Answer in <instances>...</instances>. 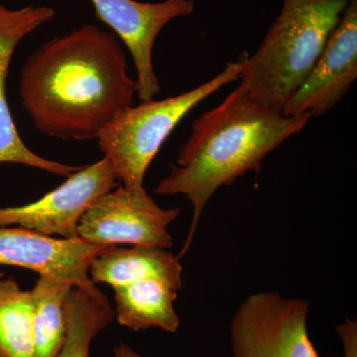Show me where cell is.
Here are the masks:
<instances>
[{
    "label": "cell",
    "instance_id": "obj_14",
    "mask_svg": "<svg viewBox=\"0 0 357 357\" xmlns=\"http://www.w3.org/2000/svg\"><path fill=\"white\" fill-rule=\"evenodd\" d=\"M114 316L102 291L70 289L65 302L64 344L56 357H91V342L114 321Z\"/></svg>",
    "mask_w": 357,
    "mask_h": 357
},
{
    "label": "cell",
    "instance_id": "obj_4",
    "mask_svg": "<svg viewBox=\"0 0 357 357\" xmlns=\"http://www.w3.org/2000/svg\"><path fill=\"white\" fill-rule=\"evenodd\" d=\"M241 68V60L227 63L220 74L191 91L165 100L141 102L112 119L96 139L121 185L144 187L150 164L176 126L199 102L237 81Z\"/></svg>",
    "mask_w": 357,
    "mask_h": 357
},
{
    "label": "cell",
    "instance_id": "obj_10",
    "mask_svg": "<svg viewBox=\"0 0 357 357\" xmlns=\"http://www.w3.org/2000/svg\"><path fill=\"white\" fill-rule=\"evenodd\" d=\"M103 248L83 239L56 238L23 227H0V265L25 268L96 290L89 275L91 260Z\"/></svg>",
    "mask_w": 357,
    "mask_h": 357
},
{
    "label": "cell",
    "instance_id": "obj_2",
    "mask_svg": "<svg viewBox=\"0 0 357 357\" xmlns=\"http://www.w3.org/2000/svg\"><path fill=\"white\" fill-rule=\"evenodd\" d=\"M312 119L270 109L239 86L217 107L199 115L180 148L177 165H170L154 191L162 196L183 195L191 202V227L178 258L191 248L213 194L246 173H259L267 155L302 132Z\"/></svg>",
    "mask_w": 357,
    "mask_h": 357
},
{
    "label": "cell",
    "instance_id": "obj_12",
    "mask_svg": "<svg viewBox=\"0 0 357 357\" xmlns=\"http://www.w3.org/2000/svg\"><path fill=\"white\" fill-rule=\"evenodd\" d=\"M89 275L95 285L105 283L112 288L143 279L165 281L177 291L183 286L180 258L156 246L103 248L91 260Z\"/></svg>",
    "mask_w": 357,
    "mask_h": 357
},
{
    "label": "cell",
    "instance_id": "obj_6",
    "mask_svg": "<svg viewBox=\"0 0 357 357\" xmlns=\"http://www.w3.org/2000/svg\"><path fill=\"white\" fill-rule=\"evenodd\" d=\"M180 213L162 208L144 187L121 185L89 206L77 225V237L100 248L130 244L168 249L173 246L168 227Z\"/></svg>",
    "mask_w": 357,
    "mask_h": 357
},
{
    "label": "cell",
    "instance_id": "obj_5",
    "mask_svg": "<svg viewBox=\"0 0 357 357\" xmlns=\"http://www.w3.org/2000/svg\"><path fill=\"white\" fill-rule=\"evenodd\" d=\"M309 311L307 301L251 294L232 319V356L319 357L307 332Z\"/></svg>",
    "mask_w": 357,
    "mask_h": 357
},
{
    "label": "cell",
    "instance_id": "obj_13",
    "mask_svg": "<svg viewBox=\"0 0 357 357\" xmlns=\"http://www.w3.org/2000/svg\"><path fill=\"white\" fill-rule=\"evenodd\" d=\"M112 289L116 304L115 316L121 326L135 332L158 328L176 333L180 328V319L174 307L178 291L167 282L143 279Z\"/></svg>",
    "mask_w": 357,
    "mask_h": 357
},
{
    "label": "cell",
    "instance_id": "obj_7",
    "mask_svg": "<svg viewBox=\"0 0 357 357\" xmlns=\"http://www.w3.org/2000/svg\"><path fill=\"white\" fill-rule=\"evenodd\" d=\"M117 187L109 160L81 167L38 201L0 208V227L18 225L43 236L77 238V225L89 206Z\"/></svg>",
    "mask_w": 357,
    "mask_h": 357
},
{
    "label": "cell",
    "instance_id": "obj_16",
    "mask_svg": "<svg viewBox=\"0 0 357 357\" xmlns=\"http://www.w3.org/2000/svg\"><path fill=\"white\" fill-rule=\"evenodd\" d=\"M0 357H36L31 294L13 277L0 278Z\"/></svg>",
    "mask_w": 357,
    "mask_h": 357
},
{
    "label": "cell",
    "instance_id": "obj_9",
    "mask_svg": "<svg viewBox=\"0 0 357 357\" xmlns=\"http://www.w3.org/2000/svg\"><path fill=\"white\" fill-rule=\"evenodd\" d=\"M357 77V0H349L309 76L282 109L287 116L330 112Z\"/></svg>",
    "mask_w": 357,
    "mask_h": 357
},
{
    "label": "cell",
    "instance_id": "obj_3",
    "mask_svg": "<svg viewBox=\"0 0 357 357\" xmlns=\"http://www.w3.org/2000/svg\"><path fill=\"white\" fill-rule=\"evenodd\" d=\"M349 0H284L259 48L241 59V88L282 112L309 76Z\"/></svg>",
    "mask_w": 357,
    "mask_h": 357
},
{
    "label": "cell",
    "instance_id": "obj_18",
    "mask_svg": "<svg viewBox=\"0 0 357 357\" xmlns=\"http://www.w3.org/2000/svg\"><path fill=\"white\" fill-rule=\"evenodd\" d=\"M114 357H143L131 349L126 342H121L114 349Z\"/></svg>",
    "mask_w": 357,
    "mask_h": 357
},
{
    "label": "cell",
    "instance_id": "obj_19",
    "mask_svg": "<svg viewBox=\"0 0 357 357\" xmlns=\"http://www.w3.org/2000/svg\"><path fill=\"white\" fill-rule=\"evenodd\" d=\"M3 273H2L1 271H0V278H2V277H3Z\"/></svg>",
    "mask_w": 357,
    "mask_h": 357
},
{
    "label": "cell",
    "instance_id": "obj_17",
    "mask_svg": "<svg viewBox=\"0 0 357 357\" xmlns=\"http://www.w3.org/2000/svg\"><path fill=\"white\" fill-rule=\"evenodd\" d=\"M337 333L344 349V357H357V323L347 319L337 326Z\"/></svg>",
    "mask_w": 357,
    "mask_h": 357
},
{
    "label": "cell",
    "instance_id": "obj_11",
    "mask_svg": "<svg viewBox=\"0 0 357 357\" xmlns=\"http://www.w3.org/2000/svg\"><path fill=\"white\" fill-rule=\"evenodd\" d=\"M55 16L48 6H29L10 10L0 4V163H16L69 177L81 167L67 165L39 156L21 139L6 98V79L14 50L26 35Z\"/></svg>",
    "mask_w": 357,
    "mask_h": 357
},
{
    "label": "cell",
    "instance_id": "obj_15",
    "mask_svg": "<svg viewBox=\"0 0 357 357\" xmlns=\"http://www.w3.org/2000/svg\"><path fill=\"white\" fill-rule=\"evenodd\" d=\"M73 287L69 281L40 275L30 291L35 356L56 357L62 349L66 335L65 302Z\"/></svg>",
    "mask_w": 357,
    "mask_h": 357
},
{
    "label": "cell",
    "instance_id": "obj_1",
    "mask_svg": "<svg viewBox=\"0 0 357 357\" xmlns=\"http://www.w3.org/2000/svg\"><path fill=\"white\" fill-rule=\"evenodd\" d=\"M112 33L84 25L52 39L21 70L22 105L40 132L60 139H96L133 105L137 84Z\"/></svg>",
    "mask_w": 357,
    "mask_h": 357
},
{
    "label": "cell",
    "instance_id": "obj_8",
    "mask_svg": "<svg viewBox=\"0 0 357 357\" xmlns=\"http://www.w3.org/2000/svg\"><path fill=\"white\" fill-rule=\"evenodd\" d=\"M91 2L96 17L116 33L132 56L138 98L141 102L153 100L161 91L152 60L155 42L171 20L194 13L195 0H166L160 3H143L135 0Z\"/></svg>",
    "mask_w": 357,
    "mask_h": 357
}]
</instances>
